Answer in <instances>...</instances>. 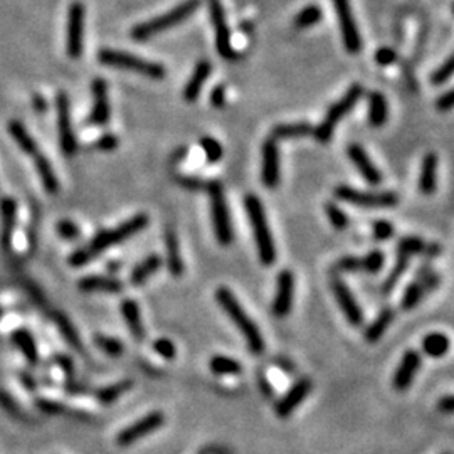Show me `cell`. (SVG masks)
Segmentation results:
<instances>
[{"label": "cell", "mask_w": 454, "mask_h": 454, "mask_svg": "<svg viewBox=\"0 0 454 454\" xmlns=\"http://www.w3.org/2000/svg\"><path fill=\"white\" fill-rule=\"evenodd\" d=\"M150 219L147 214H137L132 219L120 224L118 227L110 229V231H101L98 232L93 239L88 242L86 246L79 247L78 251H74L69 256V264L71 266H83L90 261L95 259L101 254L103 251L110 249V247L118 246L121 242L130 239V237L137 236L138 232H142L145 227L148 226Z\"/></svg>", "instance_id": "cell-1"}, {"label": "cell", "mask_w": 454, "mask_h": 454, "mask_svg": "<svg viewBox=\"0 0 454 454\" xmlns=\"http://www.w3.org/2000/svg\"><path fill=\"white\" fill-rule=\"evenodd\" d=\"M215 299H217V303L221 305L222 310L226 311V315L231 318L234 325L239 329L242 336L246 339V344H247V349H249V352L252 355L263 354L264 349H266L263 335H261V331H259V329H257L254 320H252V318L246 313L244 306H242L239 303V299L234 296V293L231 292V289L226 288V287L219 288L217 292H215Z\"/></svg>", "instance_id": "cell-2"}, {"label": "cell", "mask_w": 454, "mask_h": 454, "mask_svg": "<svg viewBox=\"0 0 454 454\" xmlns=\"http://www.w3.org/2000/svg\"><path fill=\"white\" fill-rule=\"evenodd\" d=\"M244 207L247 217H249L252 232H254L259 261L264 266H271L276 261V246L273 241V234L269 231V224L268 219H266L263 204H261L257 195L249 194L244 199Z\"/></svg>", "instance_id": "cell-3"}, {"label": "cell", "mask_w": 454, "mask_h": 454, "mask_svg": "<svg viewBox=\"0 0 454 454\" xmlns=\"http://www.w3.org/2000/svg\"><path fill=\"white\" fill-rule=\"evenodd\" d=\"M199 7H200V0H184V2H180L179 6L172 9V11L163 14V16L150 19V21L138 24L132 31V37L135 41H140V42L148 41L150 37L162 34V32L182 24V22L187 21V19L194 16Z\"/></svg>", "instance_id": "cell-4"}, {"label": "cell", "mask_w": 454, "mask_h": 454, "mask_svg": "<svg viewBox=\"0 0 454 454\" xmlns=\"http://www.w3.org/2000/svg\"><path fill=\"white\" fill-rule=\"evenodd\" d=\"M98 61H100L101 64H105V66L125 69V71L142 74V76H147L150 79H162L165 76V68H163L162 64L138 58V56L125 53V51L101 49L100 54H98Z\"/></svg>", "instance_id": "cell-5"}, {"label": "cell", "mask_w": 454, "mask_h": 454, "mask_svg": "<svg viewBox=\"0 0 454 454\" xmlns=\"http://www.w3.org/2000/svg\"><path fill=\"white\" fill-rule=\"evenodd\" d=\"M205 192L209 194L210 199V214H212V224H214V234L215 239L224 247L231 246L234 241V231L231 215H229V207L226 202V195H224L221 182L212 180L205 182Z\"/></svg>", "instance_id": "cell-6"}, {"label": "cell", "mask_w": 454, "mask_h": 454, "mask_svg": "<svg viewBox=\"0 0 454 454\" xmlns=\"http://www.w3.org/2000/svg\"><path fill=\"white\" fill-rule=\"evenodd\" d=\"M362 95H363V88L360 86V84H352V86L349 88V91L345 93V95L341 96L334 106L329 108L325 118H323L321 123L313 130V137H315L316 142L320 143L330 142L331 137H334V132L336 125H339V121L344 118L345 115H349L350 111H352V108L357 105V101L360 100V96Z\"/></svg>", "instance_id": "cell-7"}, {"label": "cell", "mask_w": 454, "mask_h": 454, "mask_svg": "<svg viewBox=\"0 0 454 454\" xmlns=\"http://www.w3.org/2000/svg\"><path fill=\"white\" fill-rule=\"evenodd\" d=\"M334 194L341 202L362 209H388L396 207L399 202V197L394 192H363L349 185H339Z\"/></svg>", "instance_id": "cell-8"}, {"label": "cell", "mask_w": 454, "mask_h": 454, "mask_svg": "<svg viewBox=\"0 0 454 454\" xmlns=\"http://www.w3.org/2000/svg\"><path fill=\"white\" fill-rule=\"evenodd\" d=\"M210 22H212L215 31V48L217 53L224 59H236V51L232 48L231 42V31L227 26L226 11L221 0H207Z\"/></svg>", "instance_id": "cell-9"}, {"label": "cell", "mask_w": 454, "mask_h": 454, "mask_svg": "<svg viewBox=\"0 0 454 454\" xmlns=\"http://www.w3.org/2000/svg\"><path fill=\"white\" fill-rule=\"evenodd\" d=\"M334 4L336 17H339L341 39H344V46L349 53L357 54L362 49V37H360L357 22H355L352 7H350L349 0H331Z\"/></svg>", "instance_id": "cell-10"}, {"label": "cell", "mask_w": 454, "mask_h": 454, "mask_svg": "<svg viewBox=\"0 0 454 454\" xmlns=\"http://www.w3.org/2000/svg\"><path fill=\"white\" fill-rule=\"evenodd\" d=\"M163 424H165V414L160 413V411H152V413L140 418L137 423H133L132 425H128V428L120 430V434L116 436V443L123 448L132 446L138 439L155 433V430L160 429Z\"/></svg>", "instance_id": "cell-11"}, {"label": "cell", "mask_w": 454, "mask_h": 454, "mask_svg": "<svg viewBox=\"0 0 454 454\" xmlns=\"http://www.w3.org/2000/svg\"><path fill=\"white\" fill-rule=\"evenodd\" d=\"M84 14L86 9L81 2H73L68 12V34H66V53L71 59H79L83 54L84 37Z\"/></svg>", "instance_id": "cell-12"}, {"label": "cell", "mask_w": 454, "mask_h": 454, "mask_svg": "<svg viewBox=\"0 0 454 454\" xmlns=\"http://www.w3.org/2000/svg\"><path fill=\"white\" fill-rule=\"evenodd\" d=\"M56 108H58V130H59V143L64 155L73 157L78 150L76 138H74L73 125H71V111H69V100L64 91H59L56 96Z\"/></svg>", "instance_id": "cell-13"}, {"label": "cell", "mask_w": 454, "mask_h": 454, "mask_svg": "<svg viewBox=\"0 0 454 454\" xmlns=\"http://www.w3.org/2000/svg\"><path fill=\"white\" fill-rule=\"evenodd\" d=\"M294 299V274L289 269L279 271L276 278V294L273 299V315L284 318L289 315Z\"/></svg>", "instance_id": "cell-14"}, {"label": "cell", "mask_w": 454, "mask_h": 454, "mask_svg": "<svg viewBox=\"0 0 454 454\" xmlns=\"http://www.w3.org/2000/svg\"><path fill=\"white\" fill-rule=\"evenodd\" d=\"M261 180L268 189H276L281 180V165H279V148L276 145V140L269 138L263 143L261 148Z\"/></svg>", "instance_id": "cell-15"}, {"label": "cell", "mask_w": 454, "mask_h": 454, "mask_svg": "<svg viewBox=\"0 0 454 454\" xmlns=\"http://www.w3.org/2000/svg\"><path fill=\"white\" fill-rule=\"evenodd\" d=\"M439 283H441V278L434 271H429V273L423 276H416L413 283L407 284L404 296H402V308L404 310H413L414 306L419 305V301L425 296V293L436 289Z\"/></svg>", "instance_id": "cell-16"}, {"label": "cell", "mask_w": 454, "mask_h": 454, "mask_svg": "<svg viewBox=\"0 0 454 454\" xmlns=\"http://www.w3.org/2000/svg\"><path fill=\"white\" fill-rule=\"evenodd\" d=\"M331 289H334V294L336 298V303H339L340 310L344 311V315L349 320L350 325L354 326L362 325L363 311L347 284H345L340 278H335L334 281H331Z\"/></svg>", "instance_id": "cell-17"}, {"label": "cell", "mask_w": 454, "mask_h": 454, "mask_svg": "<svg viewBox=\"0 0 454 454\" xmlns=\"http://www.w3.org/2000/svg\"><path fill=\"white\" fill-rule=\"evenodd\" d=\"M310 391H311V381L308 377H303L294 382L287 394L276 402L274 406L276 416L281 419H284L288 418L289 414H293L294 411L298 409V406L306 399L308 394H310Z\"/></svg>", "instance_id": "cell-18"}, {"label": "cell", "mask_w": 454, "mask_h": 454, "mask_svg": "<svg viewBox=\"0 0 454 454\" xmlns=\"http://www.w3.org/2000/svg\"><path fill=\"white\" fill-rule=\"evenodd\" d=\"M93 93V110L90 115V123L95 126H106L110 121V100H108V84L105 79L96 78L91 84Z\"/></svg>", "instance_id": "cell-19"}, {"label": "cell", "mask_w": 454, "mask_h": 454, "mask_svg": "<svg viewBox=\"0 0 454 454\" xmlns=\"http://www.w3.org/2000/svg\"><path fill=\"white\" fill-rule=\"evenodd\" d=\"M349 158L352 160L355 168L360 172V175L363 177L365 182H368L371 185H378L382 182L381 170L376 167V163L372 162V158L367 155V152L360 147V145H350L349 150Z\"/></svg>", "instance_id": "cell-20"}, {"label": "cell", "mask_w": 454, "mask_h": 454, "mask_svg": "<svg viewBox=\"0 0 454 454\" xmlns=\"http://www.w3.org/2000/svg\"><path fill=\"white\" fill-rule=\"evenodd\" d=\"M419 367H421L419 352H416V350H407V352L402 355L399 367H397V371L394 373V381H392L396 391L399 392L406 391V388L413 383Z\"/></svg>", "instance_id": "cell-21"}, {"label": "cell", "mask_w": 454, "mask_h": 454, "mask_svg": "<svg viewBox=\"0 0 454 454\" xmlns=\"http://www.w3.org/2000/svg\"><path fill=\"white\" fill-rule=\"evenodd\" d=\"M210 71H212V66H210L209 61H199V63L195 64L194 73H192V76L189 78V81H187L184 88L185 101L194 103L199 100L200 91H202L205 81H207V78L210 76Z\"/></svg>", "instance_id": "cell-22"}, {"label": "cell", "mask_w": 454, "mask_h": 454, "mask_svg": "<svg viewBox=\"0 0 454 454\" xmlns=\"http://www.w3.org/2000/svg\"><path fill=\"white\" fill-rule=\"evenodd\" d=\"M0 214H2V241L4 249L9 251L12 244V234L14 227H16V219H17V204L12 197H4L0 200Z\"/></svg>", "instance_id": "cell-23"}, {"label": "cell", "mask_w": 454, "mask_h": 454, "mask_svg": "<svg viewBox=\"0 0 454 454\" xmlns=\"http://www.w3.org/2000/svg\"><path fill=\"white\" fill-rule=\"evenodd\" d=\"M165 251H167V266L172 276L180 278L185 271V264L180 256V244L177 232L172 227H167L165 231Z\"/></svg>", "instance_id": "cell-24"}, {"label": "cell", "mask_w": 454, "mask_h": 454, "mask_svg": "<svg viewBox=\"0 0 454 454\" xmlns=\"http://www.w3.org/2000/svg\"><path fill=\"white\" fill-rule=\"evenodd\" d=\"M78 288L84 293H120L123 292V283L110 276H86V278L78 281Z\"/></svg>", "instance_id": "cell-25"}, {"label": "cell", "mask_w": 454, "mask_h": 454, "mask_svg": "<svg viewBox=\"0 0 454 454\" xmlns=\"http://www.w3.org/2000/svg\"><path fill=\"white\" fill-rule=\"evenodd\" d=\"M121 315H123V320L126 326H128L130 334L133 335V339L137 341H142L145 339V329L138 303L135 299H125L121 303Z\"/></svg>", "instance_id": "cell-26"}, {"label": "cell", "mask_w": 454, "mask_h": 454, "mask_svg": "<svg viewBox=\"0 0 454 454\" xmlns=\"http://www.w3.org/2000/svg\"><path fill=\"white\" fill-rule=\"evenodd\" d=\"M438 155L436 153H428L423 158V167H421V175H419V190L424 195H433L436 192L438 179Z\"/></svg>", "instance_id": "cell-27"}, {"label": "cell", "mask_w": 454, "mask_h": 454, "mask_svg": "<svg viewBox=\"0 0 454 454\" xmlns=\"http://www.w3.org/2000/svg\"><path fill=\"white\" fill-rule=\"evenodd\" d=\"M162 264L163 261L158 254L147 256L143 261H140L133 268L132 273H130V283H132L133 287H142L145 281L152 278V276L162 268Z\"/></svg>", "instance_id": "cell-28"}, {"label": "cell", "mask_w": 454, "mask_h": 454, "mask_svg": "<svg viewBox=\"0 0 454 454\" xmlns=\"http://www.w3.org/2000/svg\"><path fill=\"white\" fill-rule=\"evenodd\" d=\"M7 130L9 133H11V137L16 140V143L19 145V148H21L22 152L31 157H36L37 153H39V145L34 142V138L31 137L29 132H27V128L21 123V121L11 120L7 125Z\"/></svg>", "instance_id": "cell-29"}, {"label": "cell", "mask_w": 454, "mask_h": 454, "mask_svg": "<svg viewBox=\"0 0 454 454\" xmlns=\"http://www.w3.org/2000/svg\"><path fill=\"white\" fill-rule=\"evenodd\" d=\"M392 320H394V310H392L391 306L382 308L381 313L376 316V320H373L371 325L367 326V330H365V340H367L368 344H377L387 331Z\"/></svg>", "instance_id": "cell-30"}, {"label": "cell", "mask_w": 454, "mask_h": 454, "mask_svg": "<svg viewBox=\"0 0 454 454\" xmlns=\"http://www.w3.org/2000/svg\"><path fill=\"white\" fill-rule=\"evenodd\" d=\"M313 126L306 121L301 123H284L274 126L273 132H271V138L273 140H298L305 138L313 135Z\"/></svg>", "instance_id": "cell-31"}, {"label": "cell", "mask_w": 454, "mask_h": 454, "mask_svg": "<svg viewBox=\"0 0 454 454\" xmlns=\"http://www.w3.org/2000/svg\"><path fill=\"white\" fill-rule=\"evenodd\" d=\"M34 162H36L37 174H39V177H41V182H42V185H44L46 192H48L49 195L58 194L59 180L54 174V168H53V165H51V162L44 155H42L41 152L34 157Z\"/></svg>", "instance_id": "cell-32"}, {"label": "cell", "mask_w": 454, "mask_h": 454, "mask_svg": "<svg viewBox=\"0 0 454 454\" xmlns=\"http://www.w3.org/2000/svg\"><path fill=\"white\" fill-rule=\"evenodd\" d=\"M388 116V105L386 96L382 93H371L368 95V123L372 126H382L387 121Z\"/></svg>", "instance_id": "cell-33"}, {"label": "cell", "mask_w": 454, "mask_h": 454, "mask_svg": "<svg viewBox=\"0 0 454 454\" xmlns=\"http://www.w3.org/2000/svg\"><path fill=\"white\" fill-rule=\"evenodd\" d=\"M12 341L31 363H36L37 360H39V352H37L36 340L29 330H24V329L16 330L12 334Z\"/></svg>", "instance_id": "cell-34"}, {"label": "cell", "mask_w": 454, "mask_h": 454, "mask_svg": "<svg viewBox=\"0 0 454 454\" xmlns=\"http://www.w3.org/2000/svg\"><path fill=\"white\" fill-rule=\"evenodd\" d=\"M132 387H133L132 381H121L118 383H111V386H108V387L98 388V391L95 392V396H96V399H98V402H100V404L111 406L113 402L118 401L121 396L126 394V392H128Z\"/></svg>", "instance_id": "cell-35"}, {"label": "cell", "mask_w": 454, "mask_h": 454, "mask_svg": "<svg viewBox=\"0 0 454 454\" xmlns=\"http://www.w3.org/2000/svg\"><path fill=\"white\" fill-rule=\"evenodd\" d=\"M423 350L425 355L433 358L444 357L449 350V339L444 334H439V331L425 335L423 340Z\"/></svg>", "instance_id": "cell-36"}, {"label": "cell", "mask_w": 454, "mask_h": 454, "mask_svg": "<svg viewBox=\"0 0 454 454\" xmlns=\"http://www.w3.org/2000/svg\"><path fill=\"white\" fill-rule=\"evenodd\" d=\"M209 368L215 376H237L242 372V365L226 355H215L210 358Z\"/></svg>", "instance_id": "cell-37"}, {"label": "cell", "mask_w": 454, "mask_h": 454, "mask_svg": "<svg viewBox=\"0 0 454 454\" xmlns=\"http://www.w3.org/2000/svg\"><path fill=\"white\" fill-rule=\"evenodd\" d=\"M407 268H409V257L404 256V254L397 256V261H396L394 268H392L391 273L387 274L386 281H383L382 292H383V293H391L392 289H394V288L397 287V283H399L402 276L406 274Z\"/></svg>", "instance_id": "cell-38"}, {"label": "cell", "mask_w": 454, "mask_h": 454, "mask_svg": "<svg viewBox=\"0 0 454 454\" xmlns=\"http://www.w3.org/2000/svg\"><path fill=\"white\" fill-rule=\"evenodd\" d=\"M54 321H56V325H58L61 335H63L64 339H66L68 344L71 345L73 349L81 350V349H83L81 339H79L78 331H76V329H74V326H73V323L68 320V316L61 315V313H54Z\"/></svg>", "instance_id": "cell-39"}, {"label": "cell", "mask_w": 454, "mask_h": 454, "mask_svg": "<svg viewBox=\"0 0 454 454\" xmlns=\"http://www.w3.org/2000/svg\"><path fill=\"white\" fill-rule=\"evenodd\" d=\"M323 19V12L321 9L311 4V6H306L305 9L298 12V16L294 17V27L298 29H308V27H313L315 24H318Z\"/></svg>", "instance_id": "cell-40"}, {"label": "cell", "mask_w": 454, "mask_h": 454, "mask_svg": "<svg viewBox=\"0 0 454 454\" xmlns=\"http://www.w3.org/2000/svg\"><path fill=\"white\" fill-rule=\"evenodd\" d=\"M95 345L103 354L110 355V357H121L125 352V345L118 339H113V336L108 335H95Z\"/></svg>", "instance_id": "cell-41"}, {"label": "cell", "mask_w": 454, "mask_h": 454, "mask_svg": "<svg viewBox=\"0 0 454 454\" xmlns=\"http://www.w3.org/2000/svg\"><path fill=\"white\" fill-rule=\"evenodd\" d=\"M360 263H362V271L368 274H377L383 269V264H386V256L381 249H373L368 252L367 256L360 257Z\"/></svg>", "instance_id": "cell-42"}, {"label": "cell", "mask_w": 454, "mask_h": 454, "mask_svg": "<svg viewBox=\"0 0 454 454\" xmlns=\"http://www.w3.org/2000/svg\"><path fill=\"white\" fill-rule=\"evenodd\" d=\"M425 246L428 244H425L421 237L407 236V237H402V239L399 241V244H397V251H399V254L411 257L416 254H424Z\"/></svg>", "instance_id": "cell-43"}, {"label": "cell", "mask_w": 454, "mask_h": 454, "mask_svg": "<svg viewBox=\"0 0 454 454\" xmlns=\"http://www.w3.org/2000/svg\"><path fill=\"white\" fill-rule=\"evenodd\" d=\"M325 212H326V217H329L330 224L336 229V231H344V229L349 227V224H350L349 215L345 214L344 210H341L335 202L326 204Z\"/></svg>", "instance_id": "cell-44"}, {"label": "cell", "mask_w": 454, "mask_h": 454, "mask_svg": "<svg viewBox=\"0 0 454 454\" xmlns=\"http://www.w3.org/2000/svg\"><path fill=\"white\" fill-rule=\"evenodd\" d=\"M200 147H202L205 158H207L209 163H217L224 155L222 145L219 143L215 138H210V137L202 138L200 140Z\"/></svg>", "instance_id": "cell-45"}, {"label": "cell", "mask_w": 454, "mask_h": 454, "mask_svg": "<svg viewBox=\"0 0 454 454\" xmlns=\"http://www.w3.org/2000/svg\"><path fill=\"white\" fill-rule=\"evenodd\" d=\"M453 61H454L453 56H449V58L444 61V64H441V66H439L436 71L433 73L430 81H433L434 86H441V84L449 81V78L453 76V69H454Z\"/></svg>", "instance_id": "cell-46"}, {"label": "cell", "mask_w": 454, "mask_h": 454, "mask_svg": "<svg viewBox=\"0 0 454 454\" xmlns=\"http://www.w3.org/2000/svg\"><path fill=\"white\" fill-rule=\"evenodd\" d=\"M335 271L339 273H360L362 271V263L357 256H344L336 261Z\"/></svg>", "instance_id": "cell-47"}, {"label": "cell", "mask_w": 454, "mask_h": 454, "mask_svg": "<svg viewBox=\"0 0 454 454\" xmlns=\"http://www.w3.org/2000/svg\"><path fill=\"white\" fill-rule=\"evenodd\" d=\"M153 350H155V352L165 360L175 358V355H177L174 341L168 340V339H158V340L153 341Z\"/></svg>", "instance_id": "cell-48"}, {"label": "cell", "mask_w": 454, "mask_h": 454, "mask_svg": "<svg viewBox=\"0 0 454 454\" xmlns=\"http://www.w3.org/2000/svg\"><path fill=\"white\" fill-rule=\"evenodd\" d=\"M372 234L377 241H387L394 236V226L388 221H376L372 224Z\"/></svg>", "instance_id": "cell-49"}, {"label": "cell", "mask_w": 454, "mask_h": 454, "mask_svg": "<svg viewBox=\"0 0 454 454\" xmlns=\"http://www.w3.org/2000/svg\"><path fill=\"white\" fill-rule=\"evenodd\" d=\"M56 229H58V234L61 237H64V239H78L79 236H81V231H79V227L74 224L73 221H68V219H64V221H59L58 226H56Z\"/></svg>", "instance_id": "cell-50"}, {"label": "cell", "mask_w": 454, "mask_h": 454, "mask_svg": "<svg viewBox=\"0 0 454 454\" xmlns=\"http://www.w3.org/2000/svg\"><path fill=\"white\" fill-rule=\"evenodd\" d=\"M120 145V140L116 135L113 133H105L101 135L100 138H98L96 142V148L101 150V152H113V150L118 148Z\"/></svg>", "instance_id": "cell-51"}, {"label": "cell", "mask_w": 454, "mask_h": 454, "mask_svg": "<svg viewBox=\"0 0 454 454\" xmlns=\"http://www.w3.org/2000/svg\"><path fill=\"white\" fill-rule=\"evenodd\" d=\"M396 58H397L396 51L391 48H382L376 53V63L378 64V66H388V64L396 63Z\"/></svg>", "instance_id": "cell-52"}, {"label": "cell", "mask_w": 454, "mask_h": 454, "mask_svg": "<svg viewBox=\"0 0 454 454\" xmlns=\"http://www.w3.org/2000/svg\"><path fill=\"white\" fill-rule=\"evenodd\" d=\"M37 407L46 414H59L64 411V406L59 404L56 401H49V399H39L37 401Z\"/></svg>", "instance_id": "cell-53"}, {"label": "cell", "mask_w": 454, "mask_h": 454, "mask_svg": "<svg viewBox=\"0 0 454 454\" xmlns=\"http://www.w3.org/2000/svg\"><path fill=\"white\" fill-rule=\"evenodd\" d=\"M210 103L215 108H222L226 105V86L224 84H217L210 93Z\"/></svg>", "instance_id": "cell-54"}, {"label": "cell", "mask_w": 454, "mask_h": 454, "mask_svg": "<svg viewBox=\"0 0 454 454\" xmlns=\"http://www.w3.org/2000/svg\"><path fill=\"white\" fill-rule=\"evenodd\" d=\"M453 100H454V95H453V91L449 90V91L444 93V95L438 98L436 108L439 111H449L453 108Z\"/></svg>", "instance_id": "cell-55"}, {"label": "cell", "mask_w": 454, "mask_h": 454, "mask_svg": "<svg viewBox=\"0 0 454 454\" xmlns=\"http://www.w3.org/2000/svg\"><path fill=\"white\" fill-rule=\"evenodd\" d=\"M56 363L59 365L61 368H63L64 373L66 376H73V371H74V365H73V360L68 357V355H56L54 357Z\"/></svg>", "instance_id": "cell-56"}, {"label": "cell", "mask_w": 454, "mask_h": 454, "mask_svg": "<svg viewBox=\"0 0 454 454\" xmlns=\"http://www.w3.org/2000/svg\"><path fill=\"white\" fill-rule=\"evenodd\" d=\"M179 182L185 187V189H190V190H204L205 189V182L199 180V179H192V177H182V179H179Z\"/></svg>", "instance_id": "cell-57"}, {"label": "cell", "mask_w": 454, "mask_h": 454, "mask_svg": "<svg viewBox=\"0 0 454 454\" xmlns=\"http://www.w3.org/2000/svg\"><path fill=\"white\" fill-rule=\"evenodd\" d=\"M66 392L71 396H83V394H88V392H90V388H88L86 386H81V383H78V382H68Z\"/></svg>", "instance_id": "cell-58"}, {"label": "cell", "mask_w": 454, "mask_h": 454, "mask_svg": "<svg viewBox=\"0 0 454 454\" xmlns=\"http://www.w3.org/2000/svg\"><path fill=\"white\" fill-rule=\"evenodd\" d=\"M439 411H441V413H446V414H451L453 413V409H454V401H453V397L451 396H446V397H443L441 401H439Z\"/></svg>", "instance_id": "cell-59"}, {"label": "cell", "mask_w": 454, "mask_h": 454, "mask_svg": "<svg viewBox=\"0 0 454 454\" xmlns=\"http://www.w3.org/2000/svg\"><path fill=\"white\" fill-rule=\"evenodd\" d=\"M32 106H34L37 113H46V110H48V103H46V100L41 95L32 96Z\"/></svg>", "instance_id": "cell-60"}, {"label": "cell", "mask_w": 454, "mask_h": 454, "mask_svg": "<svg viewBox=\"0 0 454 454\" xmlns=\"http://www.w3.org/2000/svg\"><path fill=\"white\" fill-rule=\"evenodd\" d=\"M261 388H263V394L266 397L273 396V387H271V383L268 381H264V378H261Z\"/></svg>", "instance_id": "cell-61"}, {"label": "cell", "mask_w": 454, "mask_h": 454, "mask_svg": "<svg viewBox=\"0 0 454 454\" xmlns=\"http://www.w3.org/2000/svg\"><path fill=\"white\" fill-rule=\"evenodd\" d=\"M0 316H2V310H0Z\"/></svg>", "instance_id": "cell-62"}, {"label": "cell", "mask_w": 454, "mask_h": 454, "mask_svg": "<svg viewBox=\"0 0 454 454\" xmlns=\"http://www.w3.org/2000/svg\"><path fill=\"white\" fill-rule=\"evenodd\" d=\"M446 454H449V453H446Z\"/></svg>", "instance_id": "cell-63"}]
</instances>
